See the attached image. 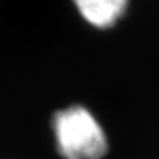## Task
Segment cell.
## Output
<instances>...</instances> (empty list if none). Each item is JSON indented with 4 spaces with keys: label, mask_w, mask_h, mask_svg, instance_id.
<instances>
[{
    "label": "cell",
    "mask_w": 159,
    "mask_h": 159,
    "mask_svg": "<svg viewBox=\"0 0 159 159\" xmlns=\"http://www.w3.org/2000/svg\"><path fill=\"white\" fill-rule=\"evenodd\" d=\"M57 148L65 159H101L107 139L101 125L82 106H70L53 117Z\"/></svg>",
    "instance_id": "6da1fadb"
},
{
    "label": "cell",
    "mask_w": 159,
    "mask_h": 159,
    "mask_svg": "<svg viewBox=\"0 0 159 159\" xmlns=\"http://www.w3.org/2000/svg\"><path fill=\"white\" fill-rule=\"evenodd\" d=\"M81 17L94 28L116 25L127 9L129 0H73Z\"/></svg>",
    "instance_id": "7a4b0ae2"
}]
</instances>
